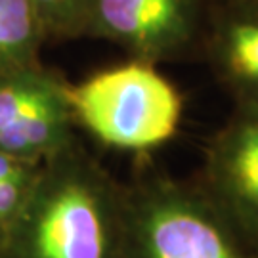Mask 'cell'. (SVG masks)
Returning <instances> with one entry per match:
<instances>
[{"instance_id": "10", "label": "cell", "mask_w": 258, "mask_h": 258, "mask_svg": "<svg viewBox=\"0 0 258 258\" xmlns=\"http://www.w3.org/2000/svg\"><path fill=\"white\" fill-rule=\"evenodd\" d=\"M38 166L40 165H37V163H29V161H23L19 157L0 151V182L27 176L31 172H35Z\"/></svg>"}, {"instance_id": "7", "label": "cell", "mask_w": 258, "mask_h": 258, "mask_svg": "<svg viewBox=\"0 0 258 258\" xmlns=\"http://www.w3.org/2000/svg\"><path fill=\"white\" fill-rule=\"evenodd\" d=\"M205 37L207 54L235 102L258 103V0H218Z\"/></svg>"}, {"instance_id": "6", "label": "cell", "mask_w": 258, "mask_h": 258, "mask_svg": "<svg viewBox=\"0 0 258 258\" xmlns=\"http://www.w3.org/2000/svg\"><path fill=\"white\" fill-rule=\"evenodd\" d=\"M197 185L258 250V103L237 102L207 146Z\"/></svg>"}, {"instance_id": "5", "label": "cell", "mask_w": 258, "mask_h": 258, "mask_svg": "<svg viewBox=\"0 0 258 258\" xmlns=\"http://www.w3.org/2000/svg\"><path fill=\"white\" fill-rule=\"evenodd\" d=\"M69 84L37 63L0 75V151L42 165L77 142Z\"/></svg>"}, {"instance_id": "4", "label": "cell", "mask_w": 258, "mask_h": 258, "mask_svg": "<svg viewBox=\"0 0 258 258\" xmlns=\"http://www.w3.org/2000/svg\"><path fill=\"white\" fill-rule=\"evenodd\" d=\"M211 14L209 0H90L84 37L157 65L189 54L207 37Z\"/></svg>"}, {"instance_id": "8", "label": "cell", "mask_w": 258, "mask_h": 258, "mask_svg": "<svg viewBox=\"0 0 258 258\" xmlns=\"http://www.w3.org/2000/svg\"><path fill=\"white\" fill-rule=\"evenodd\" d=\"M42 37L31 0H0V75L37 63Z\"/></svg>"}, {"instance_id": "2", "label": "cell", "mask_w": 258, "mask_h": 258, "mask_svg": "<svg viewBox=\"0 0 258 258\" xmlns=\"http://www.w3.org/2000/svg\"><path fill=\"white\" fill-rule=\"evenodd\" d=\"M122 258H256L197 184L165 176L124 185Z\"/></svg>"}, {"instance_id": "9", "label": "cell", "mask_w": 258, "mask_h": 258, "mask_svg": "<svg viewBox=\"0 0 258 258\" xmlns=\"http://www.w3.org/2000/svg\"><path fill=\"white\" fill-rule=\"evenodd\" d=\"M44 33L57 37H84L90 0H31Z\"/></svg>"}, {"instance_id": "11", "label": "cell", "mask_w": 258, "mask_h": 258, "mask_svg": "<svg viewBox=\"0 0 258 258\" xmlns=\"http://www.w3.org/2000/svg\"><path fill=\"white\" fill-rule=\"evenodd\" d=\"M256 258H258V250H256Z\"/></svg>"}, {"instance_id": "3", "label": "cell", "mask_w": 258, "mask_h": 258, "mask_svg": "<svg viewBox=\"0 0 258 258\" xmlns=\"http://www.w3.org/2000/svg\"><path fill=\"white\" fill-rule=\"evenodd\" d=\"M77 126L122 151H149L174 136L182 98L155 63L132 59L69 86Z\"/></svg>"}, {"instance_id": "1", "label": "cell", "mask_w": 258, "mask_h": 258, "mask_svg": "<svg viewBox=\"0 0 258 258\" xmlns=\"http://www.w3.org/2000/svg\"><path fill=\"white\" fill-rule=\"evenodd\" d=\"M122 195L124 185L77 140L42 163L0 239L10 258H122Z\"/></svg>"}]
</instances>
